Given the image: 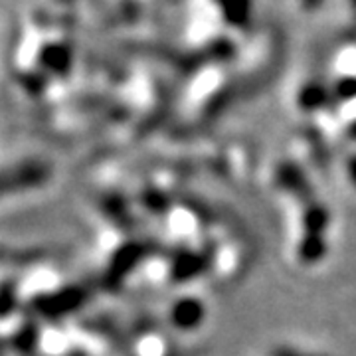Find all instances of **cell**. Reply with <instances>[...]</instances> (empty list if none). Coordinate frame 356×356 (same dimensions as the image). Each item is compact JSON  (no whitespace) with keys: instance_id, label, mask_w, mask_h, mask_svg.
Masks as SVG:
<instances>
[{"instance_id":"1","label":"cell","mask_w":356,"mask_h":356,"mask_svg":"<svg viewBox=\"0 0 356 356\" xmlns=\"http://www.w3.org/2000/svg\"><path fill=\"white\" fill-rule=\"evenodd\" d=\"M216 4L226 16V20L234 24L248 22L252 13V0H216Z\"/></svg>"}]
</instances>
